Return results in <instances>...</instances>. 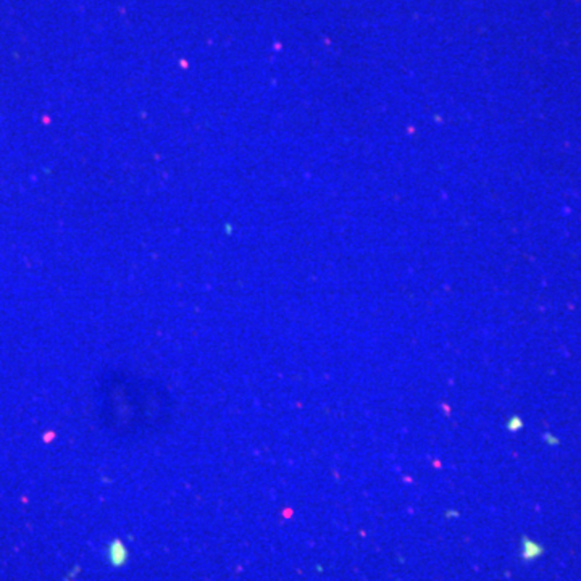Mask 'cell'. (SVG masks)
I'll return each instance as SVG.
<instances>
[{"label":"cell","mask_w":581,"mask_h":581,"mask_svg":"<svg viewBox=\"0 0 581 581\" xmlns=\"http://www.w3.org/2000/svg\"><path fill=\"white\" fill-rule=\"evenodd\" d=\"M541 552H542L541 546H538L533 541H528L527 538H523V552H522V556H523L525 560H533V558L538 557Z\"/></svg>","instance_id":"6da1fadb"},{"label":"cell","mask_w":581,"mask_h":581,"mask_svg":"<svg viewBox=\"0 0 581 581\" xmlns=\"http://www.w3.org/2000/svg\"><path fill=\"white\" fill-rule=\"evenodd\" d=\"M110 558H112L113 565H121L126 560V551L121 542L116 541L115 544H112V547H110Z\"/></svg>","instance_id":"7a4b0ae2"}]
</instances>
